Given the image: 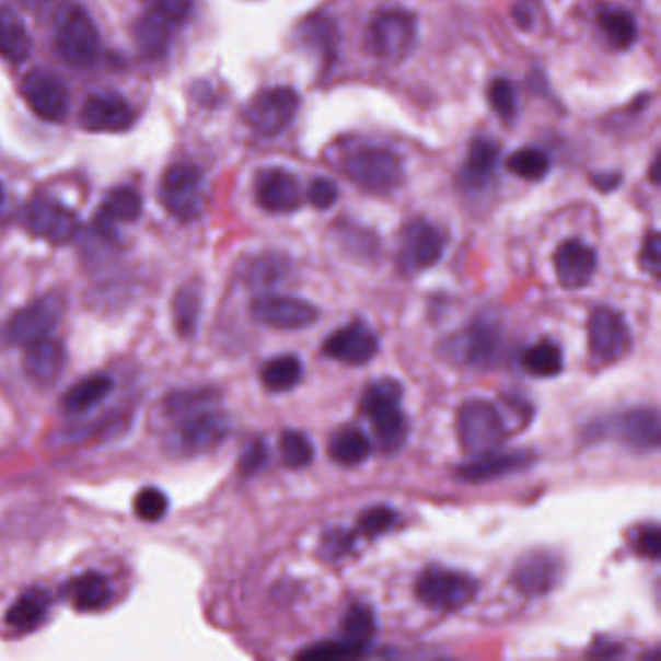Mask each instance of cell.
<instances>
[{"label":"cell","mask_w":661,"mask_h":661,"mask_svg":"<svg viewBox=\"0 0 661 661\" xmlns=\"http://www.w3.org/2000/svg\"><path fill=\"white\" fill-rule=\"evenodd\" d=\"M404 389L396 379L384 376L373 381L363 392L361 409L373 424L374 437L384 452H398L407 441L409 424L402 411Z\"/></svg>","instance_id":"1"},{"label":"cell","mask_w":661,"mask_h":661,"mask_svg":"<svg viewBox=\"0 0 661 661\" xmlns=\"http://www.w3.org/2000/svg\"><path fill=\"white\" fill-rule=\"evenodd\" d=\"M417 34V18L411 10L382 9L364 30V49L382 65L396 67L416 49Z\"/></svg>","instance_id":"2"},{"label":"cell","mask_w":661,"mask_h":661,"mask_svg":"<svg viewBox=\"0 0 661 661\" xmlns=\"http://www.w3.org/2000/svg\"><path fill=\"white\" fill-rule=\"evenodd\" d=\"M55 51L72 68H92L102 51L94 18L80 4L62 7L55 24Z\"/></svg>","instance_id":"3"},{"label":"cell","mask_w":661,"mask_h":661,"mask_svg":"<svg viewBox=\"0 0 661 661\" xmlns=\"http://www.w3.org/2000/svg\"><path fill=\"white\" fill-rule=\"evenodd\" d=\"M231 431L230 417L210 407L177 419L171 427L163 447L175 459H193L218 449Z\"/></svg>","instance_id":"4"},{"label":"cell","mask_w":661,"mask_h":661,"mask_svg":"<svg viewBox=\"0 0 661 661\" xmlns=\"http://www.w3.org/2000/svg\"><path fill=\"white\" fill-rule=\"evenodd\" d=\"M344 175L369 195H391L404 185L406 170L396 153L386 148H363L349 153Z\"/></svg>","instance_id":"5"},{"label":"cell","mask_w":661,"mask_h":661,"mask_svg":"<svg viewBox=\"0 0 661 661\" xmlns=\"http://www.w3.org/2000/svg\"><path fill=\"white\" fill-rule=\"evenodd\" d=\"M444 357L452 363L474 369H492L500 364L507 351V341L499 324L482 318L469 324L466 330L444 341Z\"/></svg>","instance_id":"6"},{"label":"cell","mask_w":661,"mask_h":661,"mask_svg":"<svg viewBox=\"0 0 661 661\" xmlns=\"http://www.w3.org/2000/svg\"><path fill=\"white\" fill-rule=\"evenodd\" d=\"M479 584L475 578L459 570L442 567H427L416 582V595L427 610L452 611L466 607L475 600Z\"/></svg>","instance_id":"7"},{"label":"cell","mask_w":661,"mask_h":661,"mask_svg":"<svg viewBox=\"0 0 661 661\" xmlns=\"http://www.w3.org/2000/svg\"><path fill=\"white\" fill-rule=\"evenodd\" d=\"M456 429L462 449L474 456L499 449L507 439V424L497 406L487 399L464 402L456 414Z\"/></svg>","instance_id":"8"},{"label":"cell","mask_w":661,"mask_h":661,"mask_svg":"<svg viewBox=\"0 0 661 661\" xmlns=\"http://www.w3.org/2000/svg\"><path fill=\"white\" fill-rule=\"evenodd\" d=\"M163 208L178 221H195L206 208V181L193 163H175L165 171L160 187Z\"/></svg>","instance_id":"9"},{"label":"cell","mask_w":661,"mask_h":661,"mask_svg":"<svg viewBox=\"0 0 661 661\" xmlns=\"http://www.w3.org/2000/svg\"><path fill=\"white\" fill-rule=\"evenodd\" d=\"M299 107L301 97L293 88H268L246 103V125L263 138H274L291 127V123L298 117Z\"/></svg>","instance_id":"10"},{"label":"cell","mask_w":661,"mask_h":661,"mask_svg":"<svg viewBox=\"0 0 661 661\" xmlns=\"http://www.w3.org/2000/svg\"><path fill=\"white\" fill-rule=\"evenodd\" d=\"M65 311L67 303L60 293H45L10 318L4 328V339L12 346H27L37 339L49 338L57 330Z\"/></svg>","instance_id":"11"},{"label":"cell","mask_w":661,"mask_h":661,"mask_svg":"<svg viewBox=\"0 0 661 661\" xmlns=\"http://www.w3.org/2000/svg\"><path fill=\"white\" fill-rule=\"evenodd\" d=\"M588 346L598 364L617 363L627 356L633 338L623 314L611 306H595L588 318Z\"/></svg>","instance_id":"12"},{"label":"cell","mask_w":661,"mask_h":661,"mask_svg":"<svg viewBox=\"0 0 661 661\" xmlns=\"http://www.w3.org/2000/svg\"><path fill=\"white\" fill-rule=\"evenodd\" d=\"M447 239L431 221H407L399 233L398 268L404 274H419L441 260Z\"/></svg>","instance_id":"13"},{"label":"cell","mask_w":661,"mask_h":661,"mask_svg":"<svg viewBox=\"0 0 661 661\" xmlns=\"http://www.w3.org/2000/svg\"><path fill=\"white\" fill-rule=\"evenodd\" d=\"M22 221L34 237L51 245H67L80 231L77 213L49 196H35L30 200Z\"/></svg>","instance_id":"14"},{"label":"cell","mask_w":661,"mask_h":661,"mask_svg":"<svg viewBox=\"0 0 661 661\" xmlns=\"http://www.w3.org/2000/svg\"><path fill=\"white\" fill-rule=\"evenodd\" d=\"M20 92L27 107L34 111L39 119L60 123L67 117L70 107L68 88L60 80L59 74H55L51 70L47 68L30 70L22 80Z\"/></svg>","instance_id":"15"},{"label":"cell","mask_w":661,"mask_h":661,"mask_svg":"<svg viewBox=\"0 0 661 661\" xmlns=\"http://www.w3.org/2000/svg\"><path fill=\"white\" fill-rule=\"evenodd\" d=\"M600 434L611 432L619 439L623 444H627L628 449L636 452H656L660 449L661 442V424L658 411L652 407H635L628 409L623 416L615 417L611 421H602L598 424V429H594Z\"/></svg>","instance_id":"16"},{"label":"cell","mask_w":661,"mask_h":661,"mask_svg":"<svg viewBox=\"0 0 661 661\" xmlns=\"http://www.w3.org/2000/svg\"><path fill=\"white\" fill-rule=\"evenodd\" d=\"M253 316L276 330H305L318 318V309L305 299L263 295L253 303Z\"/></svg>","instance_id":"17"},{"label":"cell","mask_w":661,"mask_h":661,"mask_svg":"<svg viewBox=\"0 0 661 661\" xmlns=\"http://www.w3.org/2000/svg\"><path fill=\"white\" fill-rule=\"evenodd\" d=\"M135 120V107L113 92L90 95L80 111V125L90 132H125Z\"/></svg>","instance_id":"18"},{"label":"cell","mask_w":661,"mask_h":661,"mask_svg":"<svg viewBox=\"0 0 661 661\" xmlns=\"http://www.w3.org/2000/svg\"><path fill=\"white\" fill-rule=\"evenodd\" d=\"M381 349L379 338L367 324L351 323L332 332L323 344V353L338 363L361 367L373 361Z\"/></svg>","instance_id":"19"},{"label":"cell","mask_w":661,"mask_h":661,"mask_svg":"<svg viewBox=\"0 0 661 661\" xmlns=\"http://www.w3.org/2000/svg\"><path fill=\"white\" fill-rule=\"evenodd\" d=\"M563 578V560L549 552L526 553L520 557L512 572V582L518 592L527 598L549 594Z\"/></svg>","instance_id":"20"},{"label":"cell","mask_w":661,"mask_h":661,"mask_svg":"<svg viewBox=\"0 0 661 661\" xmlns=\"http://www.w3.org/2000/svg\"><path fill=\"white\" fill-rule=\"evenodd\" d=\"M255 196L258 206L270 213L298 212L305 200L299 178L286 170L263 171L256 178Z\"/></svg>","instance_id":"21"},{"label":"cell","mask_w":661,"mask_h":661,"mask_svg":"<svg viewBox=\"0 0 661 661\" xmlns=\"http://www.w3.org/2000/svg\"><path fill=\"white\" fill-rule=\"evenodd\" d=\"M534 462L535 454L530 450L500 452V450L495 449L484 452V454H475V459L464 464V466H460L456 474H459L462 482H467V484H485V482L500 479L505 475L524 472Z\"/></svg>","instance_id":"22"},{"label":"cell","mask_w":661,"mask_h":661,"mask_svg":"<svg viewBox=\"0 0 661 661\" xmlns=\"http://www.w3.org/2000/svg\"><path fill=\"white\" fill-rule=\"evenodd\" d=\"M598 268V255L580 239H568L555 253L557 280L565 289H580L590 283Z\"/></svg>","instance_id":"23"},{"label":"cell","mask_w":661,"mask_h":661,"mask_svg":"<svg viewBox=\"0 0 661 661\" xmlns=\"http://www.w3.org/2000/svg\"><path fill=\"white\" fill-rule=\"evenodd\" d=\"M500 148L492 138H475L467 150L466 163L460 171V187L467 193H484L491 187L499 167Z\"/></svg>","instance_id":"24"},{"label":"cell","mask_w":661,"mask_h":661,"mask_svg":"<svg viewBox=\"0 0 661 661\" xmlns=\"http://www.w3.org/2000/svg\"><path fill=\"white\" fill-rule=\"evenodd\" d=\"M67 367V351L57 339L42 338L27 344L24 373L37 386H53Z\"/></svg>","instance_id":"25"},{"label":"cell","mask_w":661,"mask_h":661,"mask_svg":"<svg viewBox=\"0 0 661 661\" xmlns=\"http://www.w3.org/2000/svg\"><path fill=\"white\" fill-rule=\"evenodd\" d=\"M298 37L301 45L314 53L326 67H332V62L338 59L339 32L334 18L323 14L306 18L299 26Z\"/></svg>","instance_id":"26"},{"label":"cell","mask_w":661,"mask_h":661,"mask_svg":"<svg viewBox=\"0 0 661 661\" xmlns=\"http://www.w3.org/2000/svg\"><path fill=\"white\" fill-rule=\"evenodd\" d=\"M142 213V198L135 188L119 187L111 190L107 198L103 200L102 210L97 213V231L109 237L115 233L117 223H130L140 218Z\"/></svg>","instance_id":"27"},{"label":"cell","mask_w":661,"mask_h":661,"mask_svg":"<svg viewBox=\"0 0 661 661\" xmlns=\"http://www.w3.org/2000/svg\"><path fill=\"white\" fill-rule=\"evenodd\" d=\"M175 26L146 10L142 16L132 24V39L140 55L146 59L160 60L170 53Z\"/></svg>","instance_id":"28"},{"label":"cell","mask_w":661,"mask_h":661,"mask_svg":"<svg viewBox=\"0 0 661 661\" xmlns=\"http://www.w3.org/2000/svg\"><path fill=\"white\" fill-rule=\"evenodd\" d=\"M34 43L24 20L9 7H0V57L10 65H22L32 57Z\"/></svg>","instance_id":"29"},{"label":"cell","mask_w":661,"mask_h":661,"mask_svg":"<svg viewBox=\"0 0 661 661\" xmlns=\"http://www.w3.org/2000/svg\"><path fill=\"white\" fill-rule=\"evenodd\" d=\"M51 603V594L45 588L32 585L10 605V610L7 611V623L16 630H34L47 617Z\"/></svg>","instance_id":"30"},{"label":"cell","mask_w":661,"mask_h":661,"mask_svg":"<svg viewBox=\"0 0 661 661\" xmlns=\"http://www.w3.org/2000/svg\"><path fill=\"white\" fill-rule=\"evenodd\" d=\"M113 386H115L113 379L107 374L100 373L85 376L65 392V396L60 399V406L70 416L85 414V411L94 409L95 406H100L103 399L107 398L113 392Z\"/></svg>","instance_id":"31"},{"label":"cell","mask_w":661,"mask_h":661,"mask_svg":"<svg viewBox=\"0 0 661 661\" xmlns=\"http://www.w3.org/2000/svg\"><path fill=\"white\" fill-rule=\"evenodd\" d=\"M67 598L68 602L74 605V610L92 613L109 605L113 590L109 580L100 572H85L82 577L68 582Z\"/></svg>","instance_id":"32"},{"label":"cell","mask_w":661,"mask_h":661,"mask_svg":"<svg viewBox=\"0 0 661 661\" xmlns=\"http://www.w3.org/2000/svg\"><path fill=\"white\" fill-rule=\"evenodd\" d=\"M598 26L602 30L605 42L615 51H628L638 39L636 18L621 7H605L598 14Z\"/></svg>","instance_id":"33"},{"label":"cell","mask_w":661,"mask_h":661,"mask_svg":"<svg viewBox=\"0 0 661 661\" xmlns=\"http://www.w3.org/2000/svg\"><path fill=\"white\" fill-rule=\"evenodd\" d=\"M328 454L339 466L356 467L369 459L371 441L356 427H346L332 437L328 442Z\"/></svg>","instance_id":"34"},{"label":"cell","mask_w":661,"mask_h":661,"mask_svg":"<svg viewBox=\"0 0 661 661\" xmlns=\"http://www.w3.org/2000/svg\"><path fill=\"white\" fill-rule=\"evenodd\" d=\"M522 367L527 374L537 376V379L557 376L565 369L563 349L552 339H542L522 353Z\"/></svg>","instance_id":"35"},{"label":"cell","mask_w":661,"mask_h":661,"mask_svg":"<svg viewBox=\"0 0 661 661\" xmlns=\"http://www.w3.org/2000/svg\"><path fill=\"white\" fill-rule=\"evenodd\" d=\"M301 379H303V363L295 356L274 357L264 363L260 371L264 389L276 394L293 391Z\"/></svg>","instance_id":"36"},{"label":"cell","mask_w":661,"mask_h":661,"mask_svg":"<svg viewBox=\"0 0 661 661\" xmlns=\"http://www.w3.org/2000/svg\"><path fill=\"white\" fill-rule=\"evenodd\" d=\"M202 314V291L196 286H185L173 299V318L175 330L181 338H193Z\"/></svg>","instance_id":"37"},{"label":"cell","mask_w":661,"mask_h":661,"mask_svg":"<svg viewBox=\"0 0 661 661\" xmlns=\"http://www.w3.org/2000/svg\"><path fill=\"white\" fill-rule=\"evenodd\" d=\"M289 260L286 256L263 255L248 264L245 280L251 288L271 289L288 278Z\"/></svg>","instance_id":"38"},{"label":"cell","mask_w":661,"mask_h":661,"mask_svg":"<svg viewBox=\"0 0 661 661\" xmlns=\"http://www.w3.org/2000/svg\"><path fill=\"white\" fill-rule=\"evenodd\" d=\"M507 167L512 175L535 183L549 175L552 158H549V153L543 152L540 148L527 146V148H520L517 152L510 153Z\"/></svg>","instance_id":"39"},{"label":"cell","mask_w":661,"mask_h":661,"mask_svg":"<svg viewBox=\"0 0 661 661\" xmlns=\"http://www.w3.org/2000/svg\"><path fill=\"white\" fill-rule=\"evenodd\" d=\"M374 630H376V621H374L371 607L361 605V603L351 605L341 623V638H346L353 645L363 646L367 650L374 636Z\"/></svg>","instance_id":"40"},{"label":"cell","mask_w":661,"mask_h":661,"mask_svg":"<svg viewBox=\"0 0 661 661\" xmlns=\"http://www.w3.org/2000/svg\"><path fill=\"white\" fill-rule=\"evenodd\" d=\"M213 402H216V392L208 391V389L175 392L163 402V411L167 417L181 419V417L200 411L204 407L212 406Z\"/></svg>","instance_id":"41"},{"label":"cell","mask_w":661,"mask_h":661,"mask_svg":"<svg viewBox=\"0 0 661 661\" xmlns=\"http://www.w3.org/2000/svg\"><path fill=\"white\" fill-rule=\"evenodd\" d=\"M281 460L291 469L311 466L314 460V447L305 432L286 431L280 439Z\"/></svg>","instance_id":"42"},{"label":"cell","mask_w":661,"mask_h":661,"mask_svg":"<svg viewBox=\"0 0 661 661\" xmlns=\"http://www.w3.org/2000/svg\"><path fill=\"white\" fill-rule=\"evenodd\" d=\"M487 97H489L492 111L505 123H512L517 119L518 92L509 78H495L487 90Z\"/></svg>","instance_id":"43"},{"label":"cell","mask_w":661,"mask_h":661,"mask_svg":"<svg viewBox=\"0 0 661 661\" xmlns=\"http://www.w3.org/2000/svg\"><path fill=\"white\" fill-rule=\"evenodd\" d=\"M170 512V499L158 487H144L135 497V514L144 522H160Z\"/></svg>","instance_id":"44"},{"label":"cell","mask_w":661,"mask_h":661,"mask_svg":"<svg viewBox=\"0 0 661 661\" xmlns=\"http://www.w3.org/2000/svg\"><path fill=\"white\" fill-rule=\"evenodd\" d=\"M364 653L363 646L353 645L346 638H339L334 642H324V645L311 646L303 652L299 653V660L309 661H332L346 660V658H357Z\"/></svg>","instance_id":"45"},{"label":"cell","mask_w":661,"mask_h":661,"mask_svg":"<svg viewBox=\"0 0 661 661\" xmlns=\"http://www.w3.org/2000/svg\"><path fill=\"white\" fill-rule=\"evenodd\" d=\"M144 4L148 12L175 27L183 26L195 9V0H144Z\"/></svg>","instance_id":"46"},{"label":"cell","mask_w":661,"mask_h":661,"mask_svg":"<svg viewBox=\"0 0 661 661\" xmlns=\"http://www.w3.org/2000/svg\"><path fill=\"white\" fill-rule=\"evenodd\" d=\"M398 514L389 507H374V509L364 510L359 518V530L369 537L386 534L389 530L396 526Z\"/></svg>","instance_id":"47"},{"label":"cell","mask_w":661,"mask_h":661,"mask_svg":"<svg viewBox=\"0 0 661 661\" xmlns=\"http://www.w3.org/2000/svg\"><path fill=\"white\" fill-rule=\"evenodd\" d=\"M268 464H270V449L263 439H256L246 447L243 456L239 460V472L245 477H255Z\"/></svg>","instance_id":"48"},{"label":"cell","mask_w":661,"mask_h":661,"mask_svg":"<svg viewBox=\"0 0 661 661\" xmlns=\"http://www.w3.org/2000/svg\"><path fill=\"white\" fill-rule=\"evenodd\" d=\"M338 185L332 178L318 177L306 188V200L316 210H330L338 202Z\"/></svg>","instance_id":"49"},{"label":"cell","mask_w":661,"mask_h":661,"mask_svg":"<svg viewBox=\"0 0 661 661\" xmlns=\"http://www.w3.org/2000/svg\"><path fill=\"white\" fill-rule=\"evenodd\" d=\"M640 266L646 274H650L653 278H660L661 274V237L658 231H652L650 235H646L642 248H640Z\"/></svg>","instance_id":"50"},{"label":"cell","mask_w":661,"mask_h":661,"mask_svg":"<svg viewBox=\"0 0 661 661\" xmlns=\"http://www.w3.org/2000/svg\"><path fill=\"white\" fill-rule=\"evenodd\" d=\"M353 543H356V535L346 530H332L328 534H324L323 540V555L332 560H338L348 555L353 549Z\"/></svg>","instance_id":"51"},{"label":"cell","mask_w":661,"mask_h":661,"mask_svg":"<svg viewBox=\"0 0 661 661\" xmlns=\"http://www.w3.org/2000/svg\"><path fill=\"white\" fill-rule=\"evenodd\" d=\"M635 547L638 555L646 559L658 560L661 553V534L658 526H645L635 535Z\"/></svg>","instance_id":"52"},{"label":"cell","mask_w":661,"mask_h":661,"mask_svg":"<svg viewBox=\"0 0 661 661\" xmlns=\"http://www.w3.org/2000/svg\"><path fill=\"white\" fill-rule=\"evenodd\" d=\"M592 183H594V187L598 190H602V193H611V190H615V188L621 185V175L619 173H600V175H594L592 177Z\"/></svg>","instance_id":"53"},{"label":"cell","mask_w":661,"mask_h":661,"mask_svg":"<svg viewBox=\"0 0 661 661\" xmlns=\"http://www.w3.org/2000/svg\"><path fill=\"white\" fill-rule=\"evenodd\" d=\"M4 204H7V193H4V187L0 185V216H2V210H4Z\"/></svg>","instance_id":"54"}]
</instances>
